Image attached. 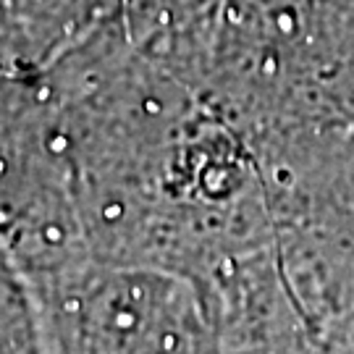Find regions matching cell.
<instances>
[{"instance_id":"obj_2","label":"cell","mask_w":354,"mask_h":354,"mask_svg":"<svg viewBox=\"0 0 354 354\" xmlns=\"http://www.w3.org/2000/svg\"><path fill=\"white\" fill-rule=\"evenodd\" d=\"M0 250L24 281L92 257L74 163L39 76L0 74Z\"/></svg>"},{"instance_id":"obj_1","label":"cell","mask_w":354,"mask_h":354,"mask_svg":"<svg viewBox=\"0 0 354 354\" xmlns=\"http://www.w3.org/2000/svg\"><path fill=\"white\" fill-rule=\"evenodd\" d=\"M45 354H213L215 333L189 279L87 257L26 281Z\"/></svg>"},{"instance_id":"obj_5","label":"cell","mask_w":354,"mask_h":354,"mask_svg":"<svg viewBox=\"0 0 354 354\" xmlns=\"http://www.w3.org/2000/svg\"><path fill=\"white\" fill-rule=\"evenodd\" d=\"M213 354H263V352H247V349H215Z\"/></svg>"},{"instance_id":"obj_3","label":"cell","mask_w":354,"mask_h":354,"mask_svg":"<svg viewBox=\"0 0 354 354\" xmlns=\"http://www.w3.org/2000/svg\"><path fill=\"white\" fill-rule=\"evenodd\" d=\"M121 16L124 0H0V74L42 76Z\"/></svg>"},{"instance_id":"obj_4","label":"cell","mask_w":354,"mask_h":354,"mask_svg":"<svg viewBox=\"0 0 354 354\" xmlns=\"http://www.w3.org/2000/svg\"><path fill=\"white\" fill-rule=\"evenodd\" d=\"M0 354H45L26 281L0 250Z\"/></svg>"}]
</instances>
